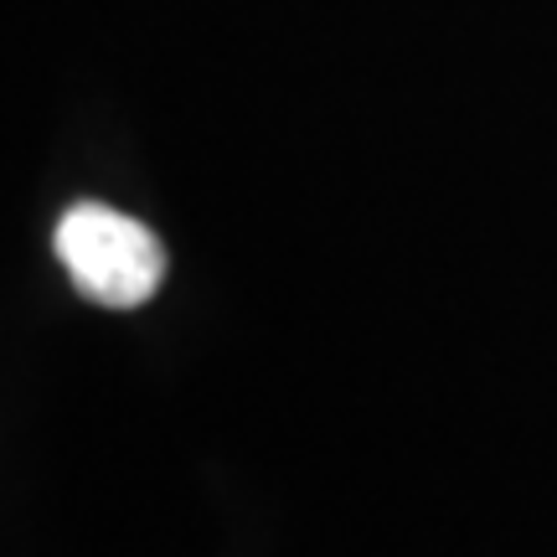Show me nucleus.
Here are the masks:
<instances>
[{
	"instance_id": "nucleus-1",
	"label": "nucleus",
	"mask_w": 557,
	"mask_h": 557,
	"mask_svg": "<svg viewBox=\"0 0 557 557\" xmlns=\"http://www.w3.org/2000/svg\"><path fill=\"white\" fill-rule=\"evenodd\" d=\"M58 259L73 274L78 295L109 310L145 305L165 274V248L156 233L99 201H83L58 222Z\"/></svg>"
}]
</instances>
